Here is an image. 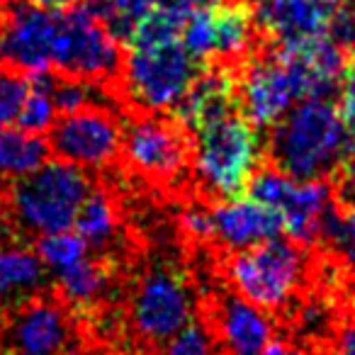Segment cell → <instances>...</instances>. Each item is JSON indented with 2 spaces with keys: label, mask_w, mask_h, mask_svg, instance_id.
<instances>
[{
  "label": "cell",
  "mask_w": 355,
  "mask_h": 355,
  "mask_svg": "<svg viewBox=\"0 0 355 355\" xmlns=\"http://www.w3.org/2000/svg\"><path fill=\"white\" fill-rule=\"evenodd\" d=\"M353 144L336 100L306 98L272 124L266 148L272 166L287 175L324 180L334 175Z\"/></svg>",
  "instance_id": "6da1fadb"
},
{
  "label": "cell",
  "mask_w": 355,
  "mask_h": 355,
  "mask_svg": "<svg viewBox=\"0 0 355 355\" xmlns=\"http://www.w3.org/2000/svg\"><path fill=\"white\" fill-rule=\"evenodd\" d=\"M193 166L200 183L219 200L246 195L248 180L263 158V141L239 110L214 117L190 132Z\"/></svg>",
  "instance_id": "7a4b0ae2"
},
{
  "label": "cell",
  "mask_w": 355,
  "mask_h": 355,
  "mask_svg": "<svg viewBox=\"0 0 355 355\" xmlns=\"http://www.w3.org/2000/svg\"><path fill=\"white\" fill-rule=\"evenodd\" d=\"M246 195L277 212L282 234L300 246L334 241L340 205L326 180H300L280 168H261L248 180Z\"/></svg>",
  "instance_id": "3957f363"
},
{
  "label": "cell",
  "mask_w": 355,
  "mask_h": 355,
  "mask_svg": "<svg viewBox=\"0 0 355 355\" xmlns=\"http://www.w3.org/2000/svg\"><path fill=\"white\" fill-rule=\"evenodd\" d=\"M202 69L205 64L185 49L180 37L127 46L119 69L122 93L139 112L173 114Z\"/></svg>",
  "instance_id": "277c9868"
},
{
  "label": "cell",
  "mask_w": 355,
  "mask_h": 355,
  "mask_svg": "<svg viewBox=\"0 0 355 355\" xmlns=\"http://www.w3.org/2000/svg\"><path fill=\"white\" fill-rule=\"evenodd\" d=\"M93 190L88 171L69 161H46L35 173L17 178L10 202L17 222L32 234H54L73 229L83 200Z\"/></svg>",
  "instance_id": "5b68a950"
},
{
  "label": "cell",
  "mask_w": 355,
  "mask_h": 355,
  "mask_svg": "<svg viewBox=\"0 0 355 355\" xmlns=\"http://www.w3.org/2000/svg\"><path fill=\"white\" fill-rule=\"evenodd\" d=\"M306 251L292 239H268L234 251L224 263L234 292L266 311H280L292 302L306 275Z\"/></svg>",
  "instance_id": "8992f818"
},
{
  "label": "cell",
  "mask_w": 355,
  "mask_h": 355,
  "mask_svg": "<svg viewBox=\"0 0 355 355\" xmlns=\"http://www.w3.org/2000/svg\"><path fill=\"white\" fill-rule=\"evenodd\" d=\"M51 69L61 76L110 83L122 69V44L93 15L83 0L56 12Z\"/></svg>",
  "instance_id": "52a82bcc"
},
{
  "label": "cell",
  "mask_w": 355,
  "mask_h": 355,
  "mask_svg": "<svg viewBox=\"0 0 355 355\" xmlns=\"http://www.w3.org/2000/svg\"><path fill=\"white\" fill-rule=\"evenodd\" d=\"M122 153L134 173L171 185L193 163V139L173 114L139 112L122 124Z\"/></svg>",
  "instance_id": "ba28073f"
},
{
  "label": "cell",
  "mask_w": 355,
  "mask_h": 355,
  "mask_svg": "<svg viewBox=\"0 0 355 355\" xmlns=\"http://www.w3.org/2000/svg\"><path fill=\"white\" fill-rule=\"evenodd\" d=\"M132 329L141 340L161 345L195 319V292L183 270L153 266L139 277L129 302Z\"/></svg>",
  "instance_id": "9c48e42d"
},
{
  "label": "cell",
  "mask_w": 355,
  "mask_h": 355,
  "mask_svg": "<svg viewBox=\"0 0 355 355\" xmlns=\"http://www.w3.org/2000/svg\"><path fill=\"white\" fill-rule=\"evenodd\" d=\"M256 12L241 0H200L183 15L180 42L200 64H229L248 54Z\"/></svg>",
  "instance_id": "30bf717a"
},
{
  "label": "cell",
  "mask_w": 355,
  "mask_h": 355,
  "mask_svg": "<svg viewBox=\"0 0 355 355\" xmlns=\"http://www.w3.org/2000/svg\"><path fill=\"white\" fill-rule=\"evenodd\" d=\"M49 148L56 158L85 171L107 168L122 153V122L110 107H83L59 114L49 129Z\"/></svg>",
  "instance_id": "8fae6325"
},
{
  "label": "cell",
  "mask_w": 355,
  "mask_h": 355,
  "mask_svg": "<svg viewBox=\"0 0 355 355\" xmlns=\"http://www.w3.org/2000/svg\"><path fill=\"white\" fill-rule=\"evenodd\" d=\"M56 10L35 0H10L0 10V64L25 76L49 73Z\"/></svg>",
  "instance_id": "7c38bea8"
},
{
  "label": "cell",
  "mask_w": 355,
  "mask_h": 355,
  "mask_svg": "<svg viewBox=\"0 0 355 355\" xmlns=\"http://www.w3.org/2000/svg\"><path fill=\"white\" fill-rule=\"evenodd\" d=\"M300 100L295 76L277 49L248 59L236 76L239 112L258 129H270Z\"/></svg>",
  "instance_id": "4fadbf2b"
},
{
  "label": "cell",
  "mask_w": 355,
  "mask_h": 355,
  "mask_svg": "<svg viewBox=\"0 0 355 355\" xmlns=\"http://www.w3.org/2000/svg\"><path fill=\"white\" fill-rule=\"evenodd\" d=\"M10 355H66L73 343V321L56 300H30L3 331Z\"/></svg>",
  "instance_id": "5bb4252c"
},
{
  "label": "cell",
  "mask_w": 355,
  "mask_h": 355,
  "mask_svg": "<svg viewBox=\"0 0 355 355\" xmlns=\"http://www.w3.org/2000/svg\"><path fill=\"white\" fill-rule=\"evenodd\" d=\"M275 49L295 76L302 100H334V95H338L350 56L329 35H319L300 44H277Z\"/></svg>",
  "instance_id": "9a60e30c"
},
{
  "label": "cell",
  "mask_w": 355,
  "mask_h": 355,
  "mask_svg": "<svg viewBox=\"0 0 355 355\" xmlns=\"http://www.w3.org/2000/svg\"><path fill=\"white\" fill-rule=\"evenodd\" d=\"M212 209V241L229 251H241L282 234L277 212L256 202L248 195L232 200H219Z\"/></svg>",
  "instance_id": "2e32d148"
},
{
  "label": "cell",
  "mask_w": 355,
  "mask_h": 355,
  "mask_svg": "<svg viewBox=\"0 0 355 355\" xmlns=\"http://www.w3.org/2000/svg\"><path fill=\"white\" fill-rule=\"evenodd\" d=\"M217 336L227 355H263L272 340V319L266 309L241 295H222L217 302Z\"/></svg>",
  "instance_id": "e0dca14e"
},
{
  "label": "cell",
  "mask_w": 355,
  "mask_h": 355,
  "mask_svg": "<svg viewBox=\"0 0 355 355\" xmlns=\"http://www.w3.org/2000/svg\"><path fill=\"white\" fill-rule=\"evenodd\" d=\"M334 6L324 0H268L258 6L256 25L277 44H300L326 35Z\"/></svg>",
  "instance_id": "ac0fdd59"
},
{
  "label": "cell",
  "mask_w": 355,
  "mask_h": 355,
  "mask_svg": "<svg viewBox=\"0 0 355 355\" xmlns=\"http://www.w3.org/2000/svg\"><path fill=\"white\" fill-rule=\"evenodd\" d=\"M234 110H239L236 73L229 64H209L195 78V83L190 85L188 95L180 100V105L173 110V117L188 132H193L200 124L234 112Z\"/></svg>",
  "instance_id": "d6986e66"
},
{
  "label": "cell",
  "mask_w": 355,
  "mask_h": 355,
  "mask_svg": "<svg viewBox=\"0 0 355 355\" xmlns=\"http://www.w3.org/2000/svg\"><path fill=\"white\" fill-rule=\"evenodd\" d=\"M56 287L61 300L73 311H90L110 290V268L98 258L85 256L83 261L73 263L66 270L56 272Z\"/></svg>",
  "instance_id": "ffe728a7"
},
{
  "label": "cell",
  "mask_w": 355,
  "mask_h": 355,
  "mask_svg": "<svg viewBox=\"0 0 355 355\" xmlns=\"http://www.w3.org/2000/svg\"><path fill=\"white\" fill-rule=\"evenodd\" d=\"M73 232L95 251H107L119 234V212L112 195L103 188H93L76 214Z\"/></svg>",
  "instance_id": "44dd1931"
},
{
  "label": "cell",
  "mask_w": 355,
  "mask_h": 355,
  "mask_svg": "<svg viewBox=\"0 0 355 355\" xmlns=\"http://www.w3.org/2000/svg\"><path fill=\"white\" fill-rule=\"evenodd\" d=\"M46 282V266L40 253L25 246H0V295L25 300Z\"/></svg>",
  "instance_id": "7402d4cb"
},
{
  "label": "cell",
  "mask_w": 355,
  "mask_h": 355,
  "mask_svg": "<svg viewBox=\"0 0 355 355\" xmlns=\"http://www.w3.org/2000/svg\"><path fill=\"white\" fill-rule=\"evenodd\" d=\"M49 141L42 134L25 132V129H3L0 132V175L25 178L49 161Z\"/></svg>",
  "instance_id": "603a6c76"
},
{
  "label": "cell",
  "mask_w": 355,
  "mask_h": 355,
  "mask_svg": "<svg viewBox=\"0 0 355 355\" xmlns=\"http://www.w3.org/2000/svg\"><path fill=\"white\" fill-rule=\"evenodd\" d=\"M56 117H59V110H56L54 93H51V76L49 73L30 76L27 93L22 98L15 124L20 129H25V132L44 134L51 129Z\"/></svg>",
  "instance_id": "cb8c5ba5"
},
{
  "label": "cell",
  "mask_w": 355,
  "mask_h": 355,
  "mask_svg": "<svg viewBox=\"0 0 355 355\" xmlns=\"http://www.w3.org/2000/svg\"><path fill=\"white\" fill-rule=\"evenodd\" d=\"M83 3L119 44L129 40L134 27L151 10V0H83Z\"/></svg>",
  "instance_id": "d4e9b609"
},
{
  "label": "cell",
  "mask_w": 355,
  "mask_h": 355,
  "mask_svg": "<svg viewBox=\"0 0 355 355\" xmlns=\"http://www.w3.org/2000/svg\"><path fill=\"white\" fill-rule=\"evenodd\" d=\"M37 253H40L42 263L46 266V272L56 275V272L66 270V268L73 266V263L83 261V258L88 256V243H85L73 229H64V232L40 236Z\"/></svg>",
  "instance_id": "484cf974"
},
{
  "label": "cell",
  "mask_w": 355,
  "mask_h": 355,
  "mask_svg": "<svg viewBox=\"0 0 355 355\" xmlns=\"http://www.w3.org/2000/svg\"><path fill=\"white\" fill-rule=\"evenodd\" d=\"M27 83L30 76L0 64V132L15 124L22 98L27 93Z\"/></svg>",
  "instance_id": "4316f807"
},
{
  "label": "cell",
  "mask_w": 355,
  "mask_h": 355,
  "mask_svg": "<svg viewBox=\"0 0 355 355\" xmlns=\"http://www.w3.org/2000/svg\"><path fill=\"white\" fill-rule=\"evenodd\" d=\"M163 355H214V336L202 321L193 319L183 331L166 340Z\"/></svg>",
  "instance_id": "83f0119b"
},
{
  "label": "cell",
  "mask_w": 355,
  "mask_h": 355,
  "mask_svg": "<svg viewBox=\"0 0 355 355\" xmlns=\"http://www.w3.org/2000/svg\"><path fill=\"white\" fill-rule=\"evenodd\" d=\"M326 35L348 56H355V0H340V3H336Z\"/></svg>",
  "instance_id": "f1b7e54d"
},
{
  "label": "cell",
  "mask_w": 355,
  "mask_h": 355,
  "mask_svg": "<svg viewBox=\"0 0 355 355\" xmlns=\"http://www.w3.org/2000/svg\"><path fill=\"white\" fill-rule=\"evenodd\" d=\"M336 180H334V195L343 209L355 207V146L345 153L340 166L336 168Z\"/></svg>",
  "instance_id": "f546056e"
},
{
  "label": "cell",
  "mask_w": 355,
  "mask_h": 355,
  "mask_svg": "<svg viewBox=\"0 0 355 355\" xmlns=\"http://www.w3.org/2000/svg\"><path fill=\"white\" fill-rule=\"evenodd\" d=\"M338 112L343 117L345 127H348L350 137L355 141V56L348 59V66H345L343 80H340L338 88Z\"/></svg>",
  "instance_id": "4dcf8cb0"
},
{
  "label": "cell",
  "mask_w": 355,
  "mask_h": 355,
  "mask_svg": "<svg viewBox=\"0 0 355 355\" xmlns=\"http://www.w3.org/2000/svg\"><path fill=\"white\" fill-rule=\"evenodd\" d=\"M180 224H183V232L193 236L195 241H212V209L209 207L193 205L183 212Z\"/></svg>",
  "instance_id": "1f68e13d"
},
{
  "label": "cell",
  "mask_w": 355,
  "mask_h": 355,
  "mask_svg": "<svg viewBox=\"0 0 355 355\" xmlns=\"http://www.w3.org/2000/svg\"><path fill=\"white\" fill-rule=\"evenodd\" d=\"M331 246L338 248L350 263H355V207H348L340 212L338 229H336Z\"/></svg>",
  "instance_id": "d6a6232c"
},
{
  "label": "cell",
  "mask_w": 355,
  "mask_h": 355,
  "mask_svg": "<svg viewBox=\"0 0 355 355\" xmlns=\"http://www.w3.org/2000/svg\"><path fill=\"white\" fill-rule=\"evenodd\" d=\"M334 355H355V319H350L348 324L340 329Z\"/></svg>",
  "instance_id": "836d02e7"
},
{
  "label": "cell",
  "mask_w": 355,
  "mask_h": 355,
  "mask_svg": "<svg viewBox=\"0 0 355 355\" xmlns=\"http://www.w3.org/2000/svg\"><path fill=\"white\" fill-rule=\"evenodd\" d=\"M200 0H151L153 8H163V10H173V12H188L193 6H198Z\"/></svg>",
  "instance_id": "e575fe53"
},
{
  "label": "cell",
  "mask_w": 355,
  "mask_h": 355,
  "mask_svg": "<svg viewBox=\"0 0 355 355\" xmlns=\"http://www.w3.org/2000/svg\"><path fill=\"white\" fill-rule=\"evenodd\" d=\"M263 355H300V350L282 343V340H270V345H268Z\"/></svg>",
  "instance_id": "d590c367"
},
{
  "label": "cell",
  "mask_w": 355,
  "mask_h": 355,
  "mask_svg": "<svg viewBox=\"0 0 355 355\" xmlns=\"http://www.w3.org/2000/svg\"><path fill=\"white\" fill-rule=\"evenodd\" d=\"M35 3H40L42 8H46V10H66V8L76 6L78 0H35Z\"/></svg>",
  "instance_id": "8d00e7d4"
},
{
  "label": "cell",
  "mask_w": 355,
  "mask_h": 355,
  "mask_svg": "<svg viewBox=\"0 0 355 355\" xmlns=\"http://www.w3.org/2000/svg\"><path fill=\"white\" fill-rule=\"evenodd\" d=\"M3 331H6V314L0 309V340H3Z\"/></svg>",
  "instance_id": "74e56055"
},
{
  "label": "cell",
  "mask_w": 355,
  "mask_h": 355,
  "mask_svg": "<svg viewBox=\"0 0 355 355\" xmlns=\"http://www.w3.org/2000/svg\"><path fill=\"white\" fill-rule=\"evenodd\" d=\"M248 3H256V6H263V3H268V0H248Z\"/></svg>",
  "instance_id": "f35d334b"
},
{
  "label": "cell",
  "mask_w": 355,
  "mask_h": 355,
  "mask_svg": "<svg viewBox=\"0 0 355 355\" xmlns=\"http://www.w3.org/2000/svg\"><path fill=\"white\" fill-rule=\"evenodd\" d=\"M324 3H329V6H336V3H340V0H324Z\"/></svg>",
  "instance_id": "ab89813d"
},
{
  "label": "cell",
  "mask_w": 355,
  "mask_h": 355,
  "mask_svg": "<svg viewBox=\"0 0 355 355\" xmlns=\"http://www.w3.org/2000/svg\"><path fill=\"white\" fill-rule=\"evenodd\" d=\"M353 290H355V272H353Z\"/></svg>",
  "instance_id": "60d3db41"
}]
</instances>
